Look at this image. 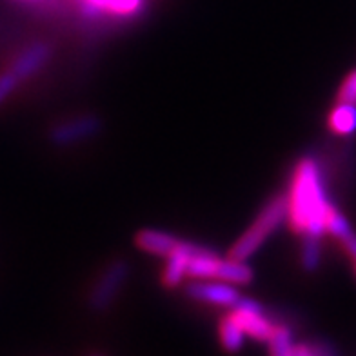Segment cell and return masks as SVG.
Returning a JSON list of instances; mask_svg holds the SVG:
<instances>
[{"mask_svg": "<svg viewBox=\"0 0 356 356\" xmlns=\"http://www.w3.org/2000/svg\"><path fill=\"white\" fill-rule=\"evenodd\" d=\"M218 262L220 258L218 254H206V257L189 258L188 264V275L198 280H211L216 278V269H218Z\"/></svg>", "mask_w": 356, "mask_h": 356, "instance_id": "13", "label": "cell"}, {"mask_svg": "<svg viewBox=\"0 0 356 356\" xmlns=\"http://www.w3.org/2000/svg\"><path fill=\"white\" fill-rule=\"evenodd\" d=\"M19 84H20V80L17 79L11 71L0 73V106L10 99V95L13 93Z\"/></svg>", "mask_w": 356, "mask_h": 356, "instance_id": "18", "label": "cell"}, {"mask_svg": "<svg viewBox=\"0 0 356 356\" xmlns=\"http://www.w3.org/2000/svg\"><path fill=\"white\" fill-rule=\"evenodd\" d=\"M127 277H129V266L124 260H117V262L109 264L106 267V271L102 273V277L97 280L91 295H89V307L95 313H104L113 305V302L117 300L118 293L126 284Z\"/></svg>", "mask_w": 356, "mask_h": 356, "instance_id": "3", "label": "cell"}, {"mask_svg": "<svg viewBox=\"0 0 356 356\" xmlns=\"http://www.w3.org/2000/svg\"><path fill=\"white\" fill-rule=\"evenodd\" d=\"M245 331L242 329L240 322L234 318V314H229L220 323V342L225 351L236 353L244 346Z\"/></svg>", "mask_w": 356, "mask_h": 356, "instance_id": "12", "label": "cell"}, {"mask_svg": "<svg viewBox=\"0 0 356 356\" xmlns=\"http://www.w3.org/2000/svg\"><path fill=\"white\" fill-rule=\"evenodd\" d=\"M49 56H51V46H49V44L35 42L31 44V46L26 47V49L15 58L10 71L22 82V80L35 75V73L49 60Z\"/></svg>", "mask_w": 356, "mask_h": 356, "instance_id": "6", "label": "cell"}, {"mask_svg": "<svg viewBox=\"0 0 356 356\" xmlns=\"http://www.w3.org/2000/svg\"><path fill=\"white\" fill-rule=\"evenodd\" d=\"M338 100L347 104H356V70L349 73L347 79L343 80L340 93H338Z\"/></svg>", "mask_w": 356, "mask_h": 356, "instance_id": "19", "label": "cell"}, {"mask_svg": "<svg viewBox=\"0 0 356 356\" xmlns=\"http://www.w3.org/2000/svg\"><path fill=\"white\" fill-rule=\"evenodd\" d=\"M188 264H189V257L184 253L180 245L177 248V251L168 257V264H165L164 275H162V282H164V286L168 287H177L182 284L184 277L188 275Z\"/></svg>", "mask_w": 356, "mask_h": 356, "instance_id": "11", "label": "cell"}, {"mask_svg": "<svg viewBox=\"0 0 356 356\" xmlns=\"http://www.w3.org/2000/svg\"><path fill=\"white\" fill-rule=\"evenodd\" d=\"M191 298L200 302H207L213 305H224V307H234L238 302V291L231 286L229 282H207V280H195L186 287Z\"/></svg>", "mask_w": 356, "mask_h": 356, "instance_id": "5", "label": "cell"}, {"mask_svg": "<svg viewBox=\"0 0 356 356\" xmlns=\"http://www.w3.org/2000/svg\"><path fill=\"white\" fill-rule=\"evenodd\" d=\"M340 242H342V245H343V249L347 251V254H349V257H351L356 264V234H355V231H353L351 234H347L346 238H342Z\"/></svg>", "mask_w": 356, "mask_h": 356, "instance_id": "20", "label": "cell"}, {"mask_svg": "<svg viewBox=\"0 0 356 356\" xmlns=\"http://www.w3.org/2000/svg\"><path fill=\"white\" fill-rule=\"evenodd\" d=\"M291 356H313L311 343H296L291 351Z\"/></svg>", "mask_w": 356, "mask_h": 356, "instance_id": "21", "label": "cell"}, {"mask_svg": "<svg viewBox=\"0 0 356 356\" xmlns=\"http://www.w3.org/2000/svg\"><path fill=\"white\" fill-rule=\"evenodd\" d=\"M140 6L142 0H108L106 2V10L117 15H131L138 11Z\"/></svg>", "mask_w": 356, "mask_h": 356, "instance_id": "17", "label": "cell"}, {"mask_svg": "<svg viewBox=\"0 0 356 356\" xmlns=\"http://www.w3.org/2000/svg\"><path fill=\"white\" fill-rule=\"evenodd\" d=\"M325 227H327L329 233L333 234V236H337L338 240L346 238L347 234L353 233L351 224L347 222V218L342 215V213L338 211V209H334V206L331 207V211H329L327 222H325Z\"/></svg>", "mask_w": 356, "mask_h": 356, "instance_id": "16", "label": "cell"}, {"mask_svg": "<svg viewBox=\"0 0 356 356\" xmlns=\"http://www.w3.org/2000/svg\"><path fill=\"white\" fill-rule=\"evenodd\" d=\"M267 342H269V351L277 356H291V351L295 347V343H293V334L284 325H275Z\"/></svg>", "mask_w": 356, "mask_h": 356, "instance_id": "15", "label": "cell"}, {"mask_svg": "<svg viewBox=\"0 0 356 356\" xmlns=\"http://www.w3.org/2000/svg\"><path fill=\"white\" fill-rule=\"evenodd\" d=\"M234 318L238 320L245 334L258 340V342H267L271 337L273 325L262 313H251V311H234Z\"/></svg>", "mask_w": 356, "mask_h": 356, "instance_id": "8", "label": "cell"}, {"mask_svg": "<svg viewBox=\"0 0 356 356\" xmlns=\"http://www.w3.org/2000/svg\"><path fill=\"white\" fill-rule=\"evenodd\" d=\"M329 126L338 135H353L356 131V104H338L329 117Z\"/></svg>", "mask_w": 356, "mask_h": 356, "instance_id": "10", "label": "cell"}, {"mask_svg": "<svg viewBox=\"0 0 356 356\" xmlns=\"http://www.w3.org/2000/svg\"><path fill=\"white\" fill-rule=\"evenodd\" d=\"M88 2H93V4H97L99 8H102V10L106 11V2H108V0H88Z\"/></svg>", "mask_w": 356, "mask_h": 356, "instance_id": "22", "label": "cell"}, {"mask_svg": "<svg viewBox=\"0 0 356 356\" xmlns=\"http://www.w3.org/2000/svg\"><path fill=\"white\" fill-rule=\"evenodd\" d=\"M287 216V197L273 198L257 216L253 225L240 236L229 251V258L236 260H248L253 257L262 244L278 229V225Z\"/></svg>", "mask_w": 356, "mask_h": 356, "instance_id": "2", "label": "cell"}, {"mask_svg": "<svg viewBox=\"0 0 356 356\" xmlns=\"http://www.w3.org/2000/svg\"><path fill=\"white\" fill-rule=\"evenodd\" d=\"M216 278L229 284H249L253 280V269L245 264V260H236V258L220 260L216 269Z\"/></svg>", "mask_w": 356, "mask_h": 356, "instance_id": "9", "label": "cell"}, {"mask_svg": "<svg viewBox=\"0 0 356 356\" xmlns=\"http://www.w3.org/2000/svg\"><path fill=\"white\" fill-rule=\"evenodd\" d=\"M180 242L182 240L165 231L144 229L136 234V245L145 253L156 254V257H169L173 251H177Z\"/></svg>", "mask_w": 356, "mask_h": 356, "instance_id": "7", "label": "cell"}, {"mask_svg": "<svg viewBox=\"0 0 356 356\" xmlns=\"http://www.w3.org/2000/svg\"><path fill=\"white\" fill-rule=\"evenodd\" d=\"M102 129V120L95 115H84V117H76L66 120V122L58 124L49 131V140L51 144L58 147H67V145H75L82 140H88L91 136Z\"/></svg>", "mask_w": 356, "mask_h": 356, "instance_id": "4", "label": "cell"}, {"mask_svg": "<svg viewBox=\"0 0 356 356\" xmlns=\"http://www.w3.org/2000/svg\"><path fill=\"white\" fill-rule=\"evenodd\" d=\"M300 260L305 271L313 273L318 269L320 262H322V242H320V236L304 234Z\"/></svg>", "mask_w": 356, "mask_h": 356, "instance_id": "14", "label": "cell"}, {"mask_svg": "<svg viewBox=\"0 0 356 356\" xmlns=\"http://www.w3.org/2000/svg\"><path fill=\"white\" fill-rule=\"evenodd\" d=\"M331 207L333 206L325 198L318 164L309 156L300 160L287 197V216L293 229L296 233L322 238L323 233L327 231L325 222Z\"/></svg>", "mask_w": 356, "mask_h": 356, "instance_id": "1", "label": "cell"}]
</instances>
